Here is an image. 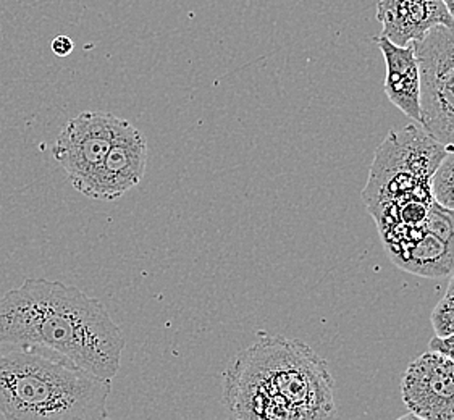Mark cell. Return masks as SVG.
Here are the masks:
<instances>
[{
	"label": "cell",
	"mask_w": 454,
	"mask_h": 420,
	"mask_svg": "<svg viewBox=\"0 0 454 420\" xmlns=\"http://www.w3.org/2000/svg\"><path fill=\"white\" fill-rule=\"evenodd\" d=\"M147 139L141 129L123 120L107 156L84 196L98 201H117L143 182L147 165Z\"/></svg>",
	"instance_id": "cell-8"
},
{
	"label": "cell",
	"mask_w": 454,
	"mask_h": 420,
	"mask_svg": "<svg viewBox=\"0 0 454 420\" xmlns=\"http://www.w3.org/2000/svg\"><path fill=\"white\" fill-rule=\"evenodd\" d=\"M51 47H52V52L55 55L67 57V55L72 54L73 51H74V41H73L72 37L60 35V36L55 37Z\"/></svg>",
	"instance_id": "cell-16"
},
{
	"label": "cell",
	"mask_w": 454,
	"mask_h": 420,
	"mask_svg": "<svg viewBox=\"0 0 454 420\" xmlns=\"http://www.w3.org/2000/svg\"><path fill=\"white\" fill-rule=\"evenodd\" d=\"M333 386L327 362L312 347L259 333L228 367L223 404L235 419H333Z\"/></svg>",
	"instance_id": "cell-2"
},
{
	"label": "cell",
	"mask_w": 454,
	"mask_h": 420,
	"mask_svg": "<svg viewBox=\"0 0 454 420\" xmlns=\"http://www.w3.org/2000/svg\"><path fill=\"white\" fill-rule=\"evenodd\" d=\"M446 9L450 10V13H454V0H443Z\"/></svg>",
	"instance_id": "cell-18"
},
{
	"label": "cell",
	"mask_w": 454,
	"mask_h": 420,
	"mask_svg": "<svg viewBox=\"0 0 454 420\" xmlns=\"http://www.w3.org/2000/svg\"><path fill=\"white\" fill-rule=\"evenodd\" d=\"M0 343L46 347L109 380L127 346L104 302L46 278H27L0 298Z\"/></svg>",
	"instance_id": "cell-1"
},
{
	"label": "cell",
	"mask_w": 454,
	"mask_h": 420,
	"mask_svg": "<svg viewBox=\"0 0 454 420\" xmlns=\"http://www.w3.org/2000/svg\"><path fill=\"white\" fill-rule=\"evenodd\" d=\"M430 351L440 353V354L450 357L454 361V333L450 337H445V338L435 337V338L430 339Z\"/></svg>",
	"instance_id": "cell-15"
},
{
	"label": "cell",
	"mask_w": 454,
	"mask_h": 420,
	"mask_svg": "<svg viewBox=\"0 0 454 420\" xmlns=\"http://www.w3.org/2000/svg\"><path fill=\"white\" fill-rule=\"evenodd\" d=\"M387 256L401 270L426 278H443L454 270V245L419 227L380 231Z\"/></svg>",
	"instance_id": "cell-9"
},
{
	"label": "cell",
	"mask_w": 454,
	"mask_h": 420,
	"mask_svg": "<svg viewBox=\"0 0 454 420\" xmlns=\"http://www.w3.org/2000/svg\"><path fill=\"white\" fill-rule=\"evenodd\" d=\"M409 417L454 420V361L435 351L414 359L403 377Z\"/></svg>",
	"instance_id": "cell-7"
},
{
	"label": "cell",
	"mask_w": 454,
	"mask_h": 420,
	"mask_svg": "<svg viewBox=\"0 0 454 420\" xmlns=\"http://www.w3.org/2000/svg\"><path fill=\"white\" fill-rule=\"evenodd\" d=\"M424 229L454 245V210L432 202L427 217L424 220Z\"/></svg>",
	"instance_id": "cell-13"
},
{
	"label": "cell",
	"mask_w": 454,
	"mask_h": 420,
	"mask_svg": "<svg viewBox=\"0 0 454 420\" xmlns=\"http://www.w3.org/2000/svg\"><path fill=\"white\" fill-rule=\"evenodd\" d=\"M123 119L100 110H84L65 125L52 146L57 164L73 188L84 194L109 152Z\"/></svg>",
	"instance_id": "cell-6"
},
{
	"label": "cell",
	"mask_w": 454,
	"mask_h": 420,
	"mask_svg": "<svg viewBox=\"0 0 454 420\" xmlns=\"http://www.w3.org/2000/svg\"><path fill=\"white\" fill-rule=\"evenodd\" d=\"M373 41L382 51L385 65H387V74H385L387 97L408 119L420 123L422 121L420 72H419L418 57L412 43L408 46H396L385 36L375 37Z\"/></svg>",
	"instance_id": "cell-11"
},
{
	"label": "cell",
	"mask_w": 454,
	"mask_h": 420,
	"mask_svg": "<svg viewBox=\"0 0 454 420\" xmlns=\"http://www.w3.org/2000/svg\"><path fill=\"white\" fill-rule=\"evenodd\" d=\"M450 275H451V276H450V284H448V290H446V294L454 296V270Z\"/></svg>",
	"instance_id": "cell-17"
},
{
	"label": "cell",
	"mask_w": 454,
	"mask_h": 420,
	"mask_svg": "<svg viewBox=\"0 0 454 420\" xmlns=\"http://www.w3.org/2000/svg\"><path fill=\"white\" fill-rule=\"evenodd\" d=\"M430 186L434 201L454 210V149H450L436 167Z\"/></svg>",
	"instance_id": "cell-12"
},
{
	"label": "cell",
	"mask_w": 454,
	"mask_h": 420,
	"mask_svg": "<svg viewBox=\"0 0 454 420\" xmlns=\"http://www.w3.org/2000/svg\"><path fill=\"white\" fill-rule=\"evenodd\" d=\"M412 46L420 72V125L454 149V27H434Z\"/></svg>",
	"instance_id": "cell-5"
},
{
	"label": "cell",
	"mask_w": 454,
	"mask_h": 420,
	"mask_svg": "<svg viewBox=\"0 0 454 420\" xmlns=\"http://www.w3.org/2000/svg\"><path fill=\"white\" fill-rule=\"evenodd\" d=\"M377 19L382 36L396 46H408L438 25L454 27L453 15L443 0H379Z\"/></svg>",
	"instance_id": "cell-10"
},
{
	"label": "cell",
	"mask_w": 454,
	"mask_h": 420,
	"mask_svg": "<svg viewBox=\"0 0 454 420\" xmlns=\"http://www.w3.org/2000/svg\"><path fill=\"white\" fill-rule=\"evenodd\" d=\"M112 380L46 347L0 343V414L9 420H100Z\"/></svg>",
	"instance_id": "cell-3"
},
{
	"label": "cell",
	"mask_w": 454,
	"mask_h": 420,
	"mask_svg": "<svg viewBox=\"0 0 454 420\" xmlns=\"http://www.w3.org/2000/svg\"><path fill=\"white\" fill-rule=\"evenodd\" d=\"M448 151L414 125L390 133L375 152L363 191L371 215L412 199H434L430 182Z\"/></svg>",
	"instance_id": "cell-4"
},
{
	"label": "cell",
	"mask_w": 454,
	"mask_h": 420,
	"mask_svg": "<svg viewBox=\"0 0 454 420\" xmlns=\"http://www.w3.org/2000/svg\"><path fill=\"white\" fill-rule=\"evenodd\" d=\"M432 327L435 330V337L445 338L454 333V296L446 294L442 301L436 304L432 312Z\"/></svg>",
	"instance_id": "cell-14"
},
{
	"label": "cell",
	"mask_w": 454,
	"mask_h": 420,
	"mask_svg": "<svg viewBox=\"0 0 454 420\" xmlns=\"http://www.w3.org/2000/svg\"><path fill=\"white\" fill-rule=\"evenodd\" d=\"M451 15H453V19H454V13H451Z\"/></svg>",
	"instance_id": "cell-19"
}]
</instances>
